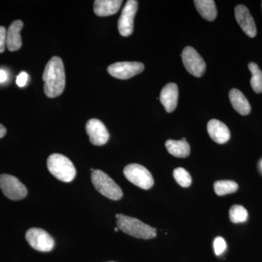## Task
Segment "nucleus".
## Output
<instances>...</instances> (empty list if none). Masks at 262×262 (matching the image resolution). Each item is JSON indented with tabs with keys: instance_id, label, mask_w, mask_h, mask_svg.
<instances>
[{
	"instance_id": "obj_26",
	"label": "nucleus",
	"mask_w": 262,
	"mask_h": 262,
	"mask_svg": "<svg viewBox=\"0 0 262 262\" xmlns=\"http://www.w3.org/2000/svg\"><path fill=\"white\" fill-rule=\"evenodd\" d=\"M29 75L26 72H20L16 78V84L19 87L22 88L26 85L27 81H28Z\"/></svg>"
},
{
	"instance_id": "obj_27",
	"label": "nucleus",
	"mask_w": 262,
	"mask_h": 262,
	"mask_svg": "<svg viewBox=\"0 0 262 262\" xmlns=\"http://www.w3.org/2000/svg\"><path fill=\"white\" fill-rule=\"evenodd\" d=\"M8 79L6 72L3 70H0V83H3Z\"/></svg>"
},
{
	"instance_id": "obj_12",
	"label": "nucleus",
	"mask_w": 262,
	"mask_h": 262,
	"mask_svg": "<svg viewBox=\"0 0 262 262\" xmlns=\"http://www.w3.org/2000/svg\"><path fill=\"white\" fill-rule=\"evenodd\" d=\"M234 15L239 27L248 37H256L257 34L256 24L247 7L243 5H237L234 9Z\"/></svg>"
},
{
	"instance_id": "obj_32",
	"label": "nucleus",
	"mask_w": 262,
	"mask_h": 262,
	"mask_svg": "<svg viewBox=\"0 0 262 262\" xmlns=\"http://www.w3.org/2000/svg\"><path fill=\"white\" fill-rule=\"evenodd\" d=\"M261 167H262V163H261Z\"/></svg>"
},
{
	"instance_id": "obj_23",
	"label": "nucleus",
	"mask_w": 262,
	"mask_h": 262,
	"mask_svg": "<svg viewBox=\"0 0 262 262\" xmlns=\"http://www.w3.org/2000/svg\"><path fill=\"white\" fill-rule=\"evenodd\" d=\"M173 177L182 187H189L192 184V177L186 169L177 168L174 170Z\"/></svg>"
},
{
	"instance_id": "obj_28",
	"label": "nucleus",
	"mask_w": 262,
	"mask_h": 262,
	"mask_svg": "<svg viewBox=\"0 0 262 262\" xmlns=\"http://www.w3.org/2000/svg\"><path fill=\"white\" fill-rule=\"evenodd\" d=\"M7 134V130L6 128L4 126H3L2 124H0V139H2V138L4 137L5 135H6Z\"/></svg>"
},
{
	"instance_id": "obj_11",
	"label": "nucleus",
	"mask_w": 262,
	"mask_h": 262,
	"mask_svg": "<svg viewBox=\"0 0 262 262\" xmlns=\"http://www.w3.org/2000/svg\"><path fill=\"white\" fill-rule=\"evenodd\" d=\"M85 128L91 144L95 146H102L107 143L110 134L101 120L91 119L86 124Z\"/></svg>"
},
{
	"instance_id": "obj_16",
	"label": "nucleus",
	"mask_w": 262,
	"mask_h": 262,
	"mask_svg": "<svg viewBox=\"0 0 262 262\" xmlns=\"http://www.w3.org/2000/svg\"><path fill=\"white\" fill-rule=\"evenodd\" d=\"M122 3L121 0H96L94 5L95 14L101 17L115 14Z\"/></svg>"
},
{
	"instance_id": "obj_7",
	"label": "nucleus",
	"mask_w": 262,
	"mask_h": 262,
	"mask_svg": "<svg viewBox=\"0 0 262 262\" xmlns=\"http://www.w3.org/2000/svg\"><path fill=\"white\" fill-rule=\"evenodd\" d=\"M182 58L183 63L189 74L196 77H201L204 75L206 69V62L194 48L190 46L184 48Z\"/></svg>"
},
{
	"instance_id": "obj_15",
	"label": "nucleus",
	"mask_w": 262,
	"mask_h": 262,
	"mask_svg": "<svg viewBox=\"0 0 262 262\" xmlns=\"http://www.w3.org/2000/svg\"><path fill=\"white\" fill-rule=\"evenodd\" d=\"M24 27V23L20 20L13 21L7 32L6 46L10 51H18L22 46L20 31Z\"/></svg>"
},
{
	"instance_id": "obj_25",
	"label": "nucleus",
	"mask_w": 262,
	"mask_h": 262,
	"mask_svg": "<svg viewBox=\"0 0 262 262\" xmlns=\"http://www.w3.org/2000/svg\"><path fill=\"white\" fill-rule=\"evenodd\" d=\"M7 32L4 27H0V53L5 51L6 46Z\"/></svg>"
},
{
	"instance_id": "obj_19",
	"label": "nucleus",
	"mask_w": 262,
	"mask_h": 262,
	"mask_svg": "<svg viewBox=\"0 0 262 262\" xmlns=\"http://www.w3.org/2000/svg\"><path fill=\"white\" fill-rule=\"evenodd\" d=\"M194 3L196 10L203 18L208 21H213L216 18V6L213 0H195Z\"/></svg>"
},
{
	"instance_id": "obj_3",
	"label": "nucleus",
	"mask_w": 262,
	"mask_h": 262,
	"mask_svg": "<svg viewBox=\"0 0 262 262\" xmlns=\"http://www.w3.org/2000/svg\"><path fill=\"white\" fill-rule=\"evenodd\" d=\"M47 165L50 173L61 182L69 183L75 178V165L67 157L61 154H53L48 158Z\"/></svg>"
},
{
	"instance_id": "obj_22",
	"label": "nucleus",
	"mask_w": 262,
	"mask_h": 262,
	"mask_svg": "<svg viewBox=\"0 0 262 262\" xmlns=\"http://www.w3.org/2000/svg\"><path fill=\"white\" fill-rule=\"evenodd\" d=\"M248 211L244 206L234 205L229 210V219L234 224L243 223L248 219Z\"/></svg>"
},
{
	"instance_id": "obj_8",
	"label": "nucleus",
	"mask_w": 262,
	"mask_h": 262,
	"mask_svg": "<svg viewBox=\"0 0 262 262\" xmlns=\"http://www.w3.org/2000/svg\"><path fill=\"white\" fill-rule=\"evenodd\" d=\"M26 238L34 249L41 252H49L54 247V239L42 229H29L26 233Z\"/></svg>"
},
{
	"instance_id": "obj_18",
	"label": "nucleus",
	"mask_w": 262,
	"mask_h": 262,
	"mask_svg": "<svg viewBox=\"0 0 262 262\" xmlns=\"http://www.w3.org/2000/svg\"><path fill=\"white\" fill-rule=\"evenodd\" d=\"M165 147L170 155L180 158H187L190 154V146L186 139L182 140H168L165 142Z\"/></svg>"
},
{
	"instance_id": "obj_14",
	"label": "nucleus",
	"mask_w": 262,
	"mask_h": 262,
	"mask_svg": "<svg viewBox=\"0 0 262 262\" xmlns=\"http://www.w3.org/2000/svg\"><path fill=\"white\" fill-rule=\"evenodd\" d=\"M207 129L212 140L217 144H225L230 139V132L228 127L220 120L215 119L210 120L208 122Z\"/></svg>"
},
{
	"instance_id": "obj_6",
	"label": "nucleus",
	"mask_w": 262,
	"mask_h": 262,
	"mask_svg": "<svg viewBox=\"0 0 262 262\" xmlns=\"http://www.w3.org/2000/svg\"><path fill=\"white\" fill-rule=\"evenodd\" d=\"M0 188L5 196L12 201H20L27 195V187L16 177L9 174L0 175Z\"/></svg>"
},
{
	"instance_id": "obj_9",
	"label": "nucleus",
	"mask_w": 262,
	"mask_h": 262,
	"mask_svg": "<svg viewBox=\"0 0 262 262\" xmlns=\"http://www.w3.org/2000/svg\"><path fill=\"white\" fill-rule=\"evenodd\" d=\"M138 2L129 0L122 9L118 20V30L123 37H129L134 32V18L138 10Z\"/></svg>"
},
{
	"instance_id": "obj_5",
	"label": "nucleus",
	"mask_w": 262,
	"mask_h": 262,
	"mask_svg": "<svg viewBox=\"0 0 262 262\" xmlns=\"http://www.w3.org/2000/svg\"><path fill=\"white\" fill-rule=\"evenodd\" d=\"M124 175L129 182L141 189H151L154 185V179L151 173L143 165L130 164L124 168Z\"/></svg>"
},
{
	"instance_id": "obj_29",
	"label": "nucleus",
	"mask_w": 262,
	"mask_h": 262,
	"mask_svg": "<svg viewBox=\"0 0 262 262\" xmlns=\"http://www.w3.org/2000/svg\"><path fill=\"white\" fill-rule=\"evenodd\" d=\"M118 230H119L118 227H115V232H118Z\"/></svg>"
},
{
	"instance_id": "obj_31",
	"label": "nucleus",
	"mask_w": 262,
	"mask_h": 262,
	"mask_svg": "<svg viewBox=\"0 0 262 262\" xmlns=\"http://www.w3.org/2000/svg\"><path fill=\"white\" fill-rule=\"evenodd\" d=\"M261 8H262V2H261Z\"/></svg>"
},
{
	"instance_id": "obj_2",
	"label": "nucleus",
	"mask_w": 262,
	"mask_h": 262,
	"mask_svg": "<svg viewBox=\"0 0 262 262\" xmlns=\"http://www.w3.org/2000/svg\"><path fill=\"white\" fill-rule=\"evenodd\" d=\"M117 225L124 233L136 238L149 239L156 237V229L143 223L137 219L122 213L117 219Z\"/></svg>"
},
{
	"instance_id": "obj_10",
	"label": "nucleus",
	"mask_w": 262,
	"mask_h": 262,
	"mask_svg": "<svg viewBox=\"0 0 262 262\" xmlns=\"http://www.w3.org/2000/svg\"><path fill=\"white\" fill-rule=\"evenodd\" d=\"M144 65L140 62H117L108 67L110 75L120 80H127L141 73Z\"/></svg>"
},
{
	"instance_id": "obj_4",
	"label": "nucleus",
	"mask_w": 262,
	"mask_h": 262,
	"mask_svg": "<svg viewBox=\"0 0 262 262\" xmlns=\"http://www.w3.org/2000/svg\"><path fill=\"white\" fill-rule=\"evenodd\" d=\"M91 181L96 190L108 199L119 201L123 196L121 188L102 170H94L91 173Z\"/></svg>"
},
{
	"instance_id": "obj_24",
	"label": "nucleus",
	"mask_w": 262,
	"mask_h": 262,
	"mask_svg": "<svg viewBox=\"0 0 262 262\" xmlns=\"http://www.w3.org/2000/svg\"><path fill=\"white\" fill-rule=\"evenodd\" d=\"M213 248H214L215 253L217 256L222 254L227 248L225 239L222 237H216L213 243Z\"/></svg>"
},
{
	"instance_id": "obj_13",
	"label": "nucleus",
	"mask_w": 262,
	"mask_h": 262,
	"mask_svg": "<svg viewBox=\"0 0 262 262\" xmlns=\"http://www.w3.org/2000/svg\"><path fill=\"white\" fill-rule=\"evenodd\" d=\"M179 89L175 83L167 84L162 89L160 100L167 113H173L178 103Z\"/></svg>"
},
{
	"instance_id": "obj_20",
	"label": "nucleus",
	"mask_w": 262,
	"mask_h": 262,
	"mask_svg": "<svg viewBox=\"0 0 262 262\" xmlns=\"http://www.w3.org/2000/svg\"><path fill=\"white\" fill-rule=\"evenodd\" d=\"M248 69L252 77L251 79V86L256 94L262 93V72L258 66L254 62L248 63Z\"/></svg>"
},
{
	"instance_id": "obj_17",
	"label": "nucleus",
	"mask_w": 262,
	"mask_h": 262,
	"mask_svg": "<svg viewBox=\"0 0 262 262\" xmlns=\"http://www.w3.org/2000/svg\"><path fill=\"white\" fill-rule=\"evenodd\" d=\"M229 98L232 106L241 115H248L251 113V104L241 91L237 89L231 90Z\"/></svg>"
},
{
	"instance_id": "obj_30",
	"label": "nucleus",
	"mask_w": 262,
	"mask_h": 262,
	"mask_svg": "<svg viewBox=\"0 0 262 262\" xmlns=\"http://www.w3.org/2000/svg\"><path fill=\"white\" fill-rule=\"evenodd\" d=\"M108 262H116V261H108Z\"/></svg>"
},
{
	"instance_id": "obj_21",
	"label": "nucleus",
	"mask_w": 262,
	"mask_h": 262,
	"mask_svg": "<svg viewBox=\"0 0 262 262\" xmlns=\"http://www.w3.org/2000/svg\"><path fill=\"white\" fill-rule=\"evenodd\" d=\"M238 189V185L234 181L221 180L214 183V191L219 196L232 194L235 192Z\"/></svg>"
},
{
	"instance_id": "obj_1",
	"label": "nucleus",
	"mask_w": 262,
	"mask_h": 262,
	"mask_svg": "<svg viewBox=\"0 0 262 262\" xmlns=\"http://www.w3.org/2000/svg\"><path fill=\"white\" fill-rule=\"evenodd\" d=\"M45 82L44 92L49 98H56L63 93L65 89L64 66L61 58L54 56L48 61L42 75Z\"/></svg>"
}]
</instances>
